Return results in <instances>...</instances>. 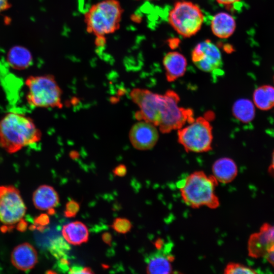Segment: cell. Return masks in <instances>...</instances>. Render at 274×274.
<instances>
[{"label":"cell","mask_w":274,"mask_h":274,"mask_svg":"<svg viewBox=\"0 0 274 274\" xmlns=\"http://www.w3.org/2000/svg\"><path fill=\"white\" fill-rule=\"evenodd\" d=\"M42 137L33 119L25 114L9 112L0 119V148L9 154L38 143Z\"/></svg>","instance_id":"6da1fadb"},{"label":"cell","mask_w":274,"mask_h":274,"mask_svg":"<svg viewBox=\"0 0 274 274\" xmlns=\"http://www.w3.org/2000/svg\"><path fill=\"white\" fill-rule=\"evenodd\" d=\"M218 184L213 175L196 171L179 181L177 186L183 201L188 206L193 209L206 207L215 209L220 206L215 191Z\"/></svg>","instance_id":"7a4b0ae2"},{"label":"cell","mask_w":274,"mask_h":274,"mask_svg":"<svg viewBox=\"0 0 274 274\" xmlns=\"http://www.w3.org/2000/svg\"><path fill=\"white\" fill-rule=\"evenodd\" d=\"M123 11L119 0H101L94 4L84 14L87 32L96 39H106L120 28Z\"/></svg>","instance_id":"3957f363"},{"label":"cell","mask_w":274,"mask_h":274,"mask_svg":"<svg viewBox=\"0 0 274 274\" xmlns=\"http://www.w3.org/2000/svg\"><path fill=\"white\" fill-rule=\"evenodd\" d=\"M25 99L32 108H61L62 90L52 75H31L25 80Z\"/></svg>","instance_id":"277c9868"},{"label":"cell","mask_w":274,"mask_h":274,"mask_svg":"<svg viewBox=\"0 0 274 274\" xmlns=\"http://www.w3.org/2000/svg\"><path fill=\"white\" fill-rule=\"evenodd\" d=\"M26 208L20 191L12 185L0 186V223L3 232L27 227L24 220Z\"/></svg>","instance_id":"5b68a950"},{"label":"cell","mask_w":274,"mask_h":274,"mask_svg":"<svg viewBox=\"0 0 274 274\" xmlns=\"http://www.w3.org/2000/svg\"><path fill=\"white\" fill-rule=\"evenodd\" d=\"M168 19L172 27L180 35L190 38L200 29L204 16L196 4L191 2L179 1L170 11Z\"/></svg>","instance_id":"8992f818"},{"label":"cell","mask_w":274,"mask_h":274,"mask_svg":"<svg viewBox=\"0 0 274 274\" xmlns=\"http://www.w3.org/2000/svg\"><path fill=\"white\" fill-rule=\"evenodd\" d=\"M178 131V142L187 152H206L212 147V126L207 117H199Z\"/></svg>","instance_id":"52a82bcc"},{"label":"cell","mask_w":274,"mask_h":274,"mask_svg":"<svg viewBox=\"0 0 274 274\" xmlns=\"http://www.w3.org/2000/svg\"><path fill=\"white\" fill-rule=\"evenodd\" d=\"M164 94L165 101L158 125L162 133L179 129L187 122L190 123L194 120L192 109L179 106L180 97L175 91L168 90Z\"/></svg>","instance_id":"ba28073f"},{"label":"cell","mask_w":274,"mask_h":274,"mask_svg":"<svg viewBox=\"0 0 274 274\" xmlns=\"http://www.w3.org/2000/svg\"><path fill=\"white\" fill-rule=\"evenodd\" d=\"M131 99L140 108L136 113L138 120L149 122L158 126L164 101V95L148 89L134 88L130 93Z\"/></svg>","instance_id":"9c48e42d"},{"label":"cell","mask_w":274,"mask_h":274,"mask_svg":"<svg viewBox=\"0 0 274 274\" xmlns=\"http://www.w3.org/2000/svg\"><path fill=\"white\" fill-rule=\"evenodd\" d=\"M248 252L252 258H264L274 267V225L265 223L258 232L251 234Z\"/></svg>","instance_id":"30bf717a"},{"label":"cell","mask_w":274,"mask_h":274,"mask_svg":"<svg viewBox=\"0 0 274 274\" xmlns=\"http://www.w3.org/2000/svg\"><path fill=\"white\" fill-rule=\"evenodd\" d=\"M191 58L197 68L206 72L215 71L222 65L220 51L210 40H206L194 47Z\"/></svg>","instance_id":"8fae6325"},{"label":"cell","mask_w":274,"mask_h":274,"mask_svg":"<svg viewBox=\"0 0 274 274\" xmlns=\"http://www.w3.org/2000/svg\"><path fill=\"white\" fill-rule=\"evenodd\" d=\"M139 121L130 129V142L138 150H150L155 146L158 140V131L154 124L144 120Z\"/></svg>","instance_id":"7c38bea8"},{"label":"cell","mask_w":274,"mask_h":274,"mask_svg":"<svg viewBox=\"0 0 274 274\" xmlns=\"http://www.w3.org/2000/svg\"><path fill=\"white\" fill-rule=\"evenodd\" d=\"M11 261L13 265L20 270H29L38 262L36 249L28 243H22L13 249L11 254Z\"/></svg>","instance_id":"4fadbf2b"},{"label":"cell","mask_w":274,"mask_h":274,"mask_svg":"<svg viewBox=\"0 0 274 274\" xmlns=\"http://www.w3.org/2000/svg\"><path fill=\"white\" fill-rule=\"evenodd\" d=\"M162 62L166 80L169 82L175 81L183 76L186 72L187 65L186 59L178 52L167 53L164 56Z\"/></svg>","instance_id":"5bb4252c"},{"label":"cell","mask_w":274,"mask_h":274,"mask_svg":"<svg viewBox=\"0 0 274 274\" xmlns=\"http://www.w3.org/2000/svg\"><path fill=\"white\" fill-rule=\"evenodd\" d=\"M32 201L36 209L49 211L58 204L59 197L58 193L53 187L43 185L34 191Z\"/></svg>","instance_id":"9a60e30c"},{"label":"cell","mask_w":274,"mask_h":274,"mask_svg":"<svg viewBox=\"0 0 274 274\" xmlns=\"http://www.w3.org/2000/svg\"><path fill=\"white\" fill-rule=\"evenodd\" d=\"M213 176L218 182L227 184L237 176L238 169L235 162L228 157H222L216 160L212 167Z\"/></svg>","instance_id":"2e32d148"},{"label":"cell","mask_w":274,"mask_h":274,"mask_svg":"<svg viewBox=\"0 0 274 274\" xmlns=\"http://www.w3.org/2000/svg\"><path fill=\"white\" fill-rule=\"evenodd\" d=\"M173 255L158 251L151 255L147 260L146 272L148 273L169 274L173 272Z\"/></svg>","instance_id":"e0dca14e"},{"label":"cell","mask_w":274,"mask_h":274,"mask_svg":"<svg viewBox=\"0 0 274 274\" xmlns=\"http://www.w3.org/2000/svg\"><path fill=\"white\" fill-rule=\"evenodd\" d=\"M211 29L215 36L220 39H227L234 32L236 23L234 18L226 12H220L212 18Z\"/></svg>","instance_id":"ac0fdd59"},{"label":"cell","mask_w":274,"mask_h":274,"mask_svg":"<svg viewBox=\"0 0 274 274\" xmlns=\"http://www.w3.org/2000/svg\"><path fill=\"white\" fill-rule=\"evenodd\" d=\"M61 232L65 241L73 245H80L88 242L89 239V231L87 226L78 221L64 225Z\"/></svg>","instance_id":"d6986e66"},{"label":"cell","mask_w":274,"mask_h":274,"mask_svg":"<svg viewBox=\"0 0 274 274\" xmlns=\"http://www.w3.org/2000/svg\"><path fill=\"white\" fill-rule=\"evenodd\" d=\"M33 58L30 51L21 46H15L9 50L7 62L9 66L16 70H24L32 64Z\"/></svg>","instance_id":"ffe728a7"},{"label":"cell","mask_w":274,"mask_h":274,"mask_svg":"<svg viewBox=\"0 0 274 274\" xmlns=\"http://www.w3.org/2000/svg\"><path fill=\"white\" fill-rule=\"evenodd\" d=\"M254 105L262 111L269 110L274 107V87L263 85L257 87L253 93Z\"/></svg>","instance_id":"44dd1931"},{"label":"cell","mask_w":274,"mask_h":274,"mask_svg":"<svg viewBox=\"0 0 274 274\" xmlns=\"http://www.w3.org/2000/svg\"><path fill=\"white\" fill-rule=\"evenodd\" d=\"M234 117L245 123L251 122L255 117V105L253 101L247 98L236 100L232 108Z\"/></svg>","instance_id":"7402d4cb"},{"label":"cell","mask_w":274,"mask_h":274,"mask_svg":"<svg viewBox=\"0 0 274 274\" xmlns=\"http://www.w3.org/2000/svg\"><path fill=\"white\" fill-rule=\"evenodd\" d=\"M70 250V247L67 242L60 237L54 240L50 247L51 253L58 259L65 258Z\"/></svg>","instance_id":"603a6c76"},{"label":"cell","mask_w":274,"mask_h":274,"mask_svg":"<svg viewBox=\"0 0 274 274\" xmlns=\"http://www.w3.org/2000/svg\"><path fill=\"white\" fill-rule=\"evenodd\" d=\"M225 274H255L257 272L255 269L246 266L242 264L236 262L228 263L223 271Z\"/></svg>","instance_id":"cb8c5ba5"},{"label":"cell","mask_w":274,"mask_h":274,"mask_svg":"<svg viewBox=\"0 0 274 274\" xmlns=\"http://www.w3.org/2000/svg\"><path fill=\"white\" fill-rule=\"evenodd\" d=\"M132 226L130 221L124 218H116L111 225L112 228L117 232L123 234L129 232Z\"/></svg>","instance_id":"d4e9b609"},{"label":"cell","mask_w":274,"mask_h":274,"mask_svg":"<svg viewBox=\"0 0 274 274\" xmlns=\"http://www.w3.org/2000/svg\"><path fill=\"white\" fill-rule=\"evenodd\" d=\"M80 210L79 203L75 200L68 201L65 204L64 215L67 218L74 217Z\"/></svg>","instance_id":"484cf974"},{"label":"cell","mask_w":274,"mask_h":274,"mask_svg":"<svg viewBox=\"0 0 274 274\" xmlns=\"http://www.w3.org/2000/svg\"><path fill=\"white\" fill-rule=\"evenodd\" d=\"M70 273H93L91 269L88 267H83L81 266H73L69 268Z\"/></svg>","instance_id":"4316f807"},{"label":"cell","mask_w":274,"mask_h":274,"mask_svg":"<svg viewBox=\"0 0 274 274\" xmlns=\"http://www.w3.org/2000/svg\"><path fill=\"white\" fill-rule=\"evenodd\" d=\"M127 172L126 166L123 164H120L116 167L113 170L114 174L118 177H124Z\"/></svg>","instance_id":"83f0119b"},{"label":"cell","mask_w":274,"mask_h":274,"mask_svg":"<svg viewBox=\"0 0 274 274\" xmlns=\"http://www.w3.org/2000/svg\"><path fill=\"white\" fill-rule=\"evenodd\" d=\"M102 240L108 245H111L112 243V236L110 233L106 232L102 233L101 235Z\"/></svg>","instance_id":"f1b7e54d"},{"label":"cell","mask_w":274,"mask_h":274,"mask_svg":"<svg viewBox=\"0 0 274 274\" xmlns=\"http://www.w3.org/2000/svg\"><path fill=\"white\" fill-rule=\"evenodd\" d=\"M11 4L8 0H0V13L9 9Z\"/></svg>","instance_id":"f546056e"},{"label":"cell","mask_w":274,"mask_h":274,"mask_svg":"<svg viewBox=\"0 0 274 274\" xmlns=\"http://www.w3.org/2000/svg\"><path fill=\"white\" fill-rule=\"evenodd\" d=\"M219 4L228 6L238 2L240 0H216Z\"/></svg>","instance_id":"4dcf8cb0"},{"label":"cell","mask_w":274,"mask_h":274,"mask_svg":"<svg viewBox=\"0 0 274 274\" xmlns=\"http://www.w3.org/2000/svg\"><path fill=\"white\" fill-rule=\"evenodd\" d=\"M268 172L274 175V150L272 153L271 163L269 167Z\"/></svg>","instance_id":"1f68e13d"},{"label":"cell","mask_w":274,"mask_h":274,"mask_svg":"<svg viewBox=\"0 0 274 274\" xmlns=\"http://www.w3.org/2000/svg\"><path fill=\"white\" fill-rule=\"evenodd\" d=\"M137 1H140V0H137Z\"/></svg>","instance_id":"d6a6232c"}]
</instances>
